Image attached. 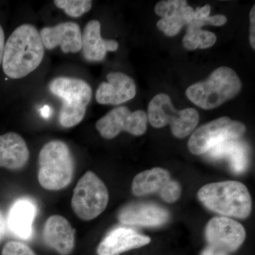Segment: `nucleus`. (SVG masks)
Here are the masks:
<instances>
[{"mask_svg": "<svg viewBox=\"0 0 255 255\" xmlns=\"http://www.w3.org/2000/svg\"><path fill=\"white\" fill-rule=\"evenodd\" d=\"M43 55L39 32L33 25H21L5 43L1 63L4 73L11 79L24 78L39 66Z\"/></svg>", "mask_w": 255, "mask_h": 255, "instance_id": "nucleus-1", "label": "nucleus"}, {"mask_svg": "<svg viewBox=\"0 0 255 255\" xmlns=\"http://www.w3.org/2000/svg\"><path fill=\"white\" fill-rule=\"evenodd\" d=\"M198 198L206 208L223 216L245 219L251 213L249 191L236 181L206 184L198 192Z\"/></svg>", "mask_w": 255, "mask_h": 255, "instance_id": "nucleus-2", "label": "nucleus"}, {"mask_svg": "<svg viewBox=\"0 0 255 255\" xmlns=\"http://www.w3.org/2000/svg\"><path fill=\"white\" fill-rule=\"evenodd\" d=\"M75 162L68 145L52 140L43 145L38 155V180L48 191H59L73 180Z\"/></svg>", "mask_w": 255, "mask_h": 255, "instance_id": "nucleus-3", "label": "nucleus"}, {"mask_svg": "<svg viewBox=\"0 0 255 255\" xmlns=\"http://www.w3.org/2000/svg\"><path fill=\"white\" fill-rule=\"evenodd\" d=\"M241 87V80L236 72L223 66L215 70L205 81L189 87L186 95L198 107L213 110L236 97Z\"/></svg>", "mask_w": 255, "mask_h": 255, "instance_id": "nucleus-4", "label": "nucleus"}, {"mask_svg": "<svg viewBox=\"0 0 255 255\" xmlns=\"http://www.w3.org/2000/svg\"><path fill=\"white\" fill-rule=\"evenodd\" d=\"M49 90L63 101L59 122L64 128H72L83 120L87 105L91 101V87L78 78L59 77L49 84Z\"/></svg>", "mask_w": 255, "mask_h": 255, "instance_id": "nucleus-5", "label": "nucleus"}, {"mask_svg": "<svg viewBox=\"0 0 255 255\" xmlns=\"http://www.w3.org/2000/svg\"><path fill=\"white\" fill-rule=\"evenodd\" d=\"M147 119L151 125L157 128L169 124L174 136L183 138L195 128L199 123V115L197 111L192 108L176 110L170 97L161 93L150 101Z\"/></svg>", "mask_w": 255, "mask_h": 255, "instance_id": "nucleus-6", "label": "nucleus"}, {"mask_svg": "<svg viewBox=\"0 0 255 255\" xmlns=\"http://www.w3.org/2000/svg\"><path fill=\"white\" fill-rule=\"evenodd\" d=\"M110 195L102 179L88 171L80 179L74 189L71 206L74 213L83 221H92L105 211Z\"/></svg>", "mask_w": 255, "mask_h": 255, "instance_id": "nucleus-7", "label": "nucleus"}, {"mask_svg": "<svg viewBox=\"0 0 255 255\" xmlns=\"http://www.w3.org/2000/svg\"><path fill=\"white\" fill-rule=\"evenodd\" d=\"M246 130V126L241 122L221 117L196 129L189 139L188 147L191 153L201 155L220 142L239 138Z\"/></svg>", "mask_w": 255, "mask_h": 255, "instance_id": "nucleus-8", "label": "nucleus"}, {"mask_svg": "<svg viewBox=\"0 0 255 255\" xmlns=\"http://www.w3.org/2000/svg\"><path fill=\"white\" fill-rule=\"evenodd\" d=\"M147 115L141 110L131 112L127 107L111 111L96 124V128L106 139H113L125 130L133 135H141L147 129Z\"/></svg>", "mask_w": 255, "mask_h": 255, "instance_id": "nucleus-9", "label": "nucleus"}, {"mask_svg": "<svg viewBox=\"0 0 255 255\" xmlns=\"http://www.w3.org/2000/svg\"><path fill=\"white\" fill-rule=\"evenodd\" d=\"M209 246L228 253L236 251L246 238V230L241 223L226 217H216L206 228Z\"/></svg>", "mask_w": 255, "mask_h": 255, "instance_id": "nucleus-10", "label": "nucleus"}, {"mask_svg": "<svg viewBox=\"0 0 255 255\" xmlns=\"http://www.w3.org/2000/svg\"><path fill=\"white\" fill-rule=\"evenodd\" d=\"M107 82H102L96 92V100L100 105H119L132 100L136 94L133 80L120 72L107 75Z\"/></svg>", "mask_w": 255, "mask_h": 255, "instance_id": "nucleus-11", "label": "nucleus"}, {"mask_svg": "<svg viewBox=\"0 0 255 255\" xmlns=\"http://www.w3.org/2000/svg\"><path fill=\"white\" fill-rule=\"evenodd\" d=\"M43 46L48 50L60 46L63 53H78L82 50V32L77 23L68 21L40 31Z\"/></svg>", "mask_w": 255, "mask_h": 255, "instance_id": "nucleus-12", "label": "nucleus"}, {"mask_svg": "<svg viewBox=\"0 0 255 255\" xmlns=\"http://www.w3.org/2000/svg\"><path fill=\"white\" fill-rule=\"evenodd\" d=\"M43 239L47 246L58 254L69 255L75 248V230L65 218L53 215L45 223Z\"/></svg>", "mask_w": 255, "mask_h": 255, "instance_id": "nucleus-13", "label": "nucleus"}, {"mask_svg": "<svg viewBox=\"0 0 255 255\" xmlns=\"http://www.w3.org/2000/svg\"><path fill=\"white\" fill-rule=\"evenodd\" d=\"M150 243V238L127 228L111 231L97 248L98 255H119Z\"/></svg>", "mask_w": 255, "mask_h": 255, "instance_id": "nucleus-14", "label": "nucleus"}, {"mask_svg": "<svg viewBox=\"0 0 255 255\" xmlns=\"http://www.w3.org/2000/svg\"><path fill=\"white\" fill-rule=\"evenodd\" d=\"M169 219L167 210L152 204H132L122 209L119 214L121 223L127 226L156 227Z\"/></svg>", "mask_w": 255, "mask_h": 255, "instance_id": "nucleus-15", "label": "nucleus"}, {"mask_svg": "<svg viewBox=\"0 0 255 255\" xmlns=\"http://www.w3.org/2000/svg\"><path fill=\"white\" fill-rule=\"evenodd\" d=\"M29 150L24 139L16 132L0 135V167L19 170L27 164Z\"/></svg>", "mask_w": 255, "mask_h": 255, "instance_id": "nucleus-16", "label": "nucleus"}, {"mask_svg": "<svg viewBox=\"0 0 255 255\" xmlns=\"http://www.w3.org/2000/svg\"><path fill=\"white\" fill-rule=\"evenodd\" d=\"M118 48V42L102 38L100 21H89L82 34V53L85 60L89 62L102 61L107 52L116 51Z\"/></svg>", "mask_w": 255, "mask_h": 255, "instance_id": "nucleus-17", "label": "nucleus"}, {"mask_svg": "<svg viewBox=\"0 0 255 255\" xmlns=\"http://www.w3.org/2000/svg\"><path fill=\"white\" fill-rule=\"evenodd\" d=\"M36 210V204L30 199H20L15 201L7 217L8 226L15 236L24 240L31 237Z\"/></svg>", "mask_w": 255, "mask_h": 255, "instance_id": "nucleus-18", "label": "nucleus"}, {"mask_svg": "<svg viewBox=\"0 0 255 255\" xmlns=\"http://www.w3.org/2000/svg\"><path fill=\"white\" fill-rule=\"evenodd\" d=\"M207 152L209 157L212 159H228L231 169L236 173H242L248 167L247 146L243 142L238 141L237 139L220 142Z\"/></svg>", "mask_w": 255, "mask_h": 255, "instance_id": "nucleus-19", "label": "nucleus"}, {"mask_svg": "<svg viewBox=\"0 0 255 255\" xmlns=\"http://www.w3.org/2000/svg\"><path fill=\"white\" fill-rule=\"evenodd\" d=\"M170 180V174L165 169L155 167L140 172L134 178L132 191L135 195L143 196L159 192Z\"/></svg>", "mask_w": 255, "mask_h": 255, "instance_id": "nucleus-20", "label": "nucleus"}, {"mask_svg": "<svg viewBox=\"0 0 255 255\" xmlns=\"http://www.w3.org/2000/svg\"><path fill=\"white\" fill-rule=\"evenodd\" d=\"M194 10L191 6L182 8L169 19L161 18L157 21V26L159 30L169 36H174L180 31L184 25H188L194 17Z\"/></svg>", "mask_w": 255, "mask_h": 255, "instance_id": "nucleus-21", "label": "nucleus"}, {"mask_svg": "<svg viewBox=\"0 0 255 255\" xmlns=\"http://www.w3.org/2000/svg\"><path fill=\"white\" fill-rule=\"evenodd\" d=\"M216 39V35L212 32L201 28H187V33L183 38V45L189 50L206 49L214 46Z\"/></svg>", "mask_w": 255, "mask_h": 255, "instance_id": "nucleus-22", "label": "nucleus"}, {"mask_svg": "<svg viewBox=\"0 0 255 255\" xmlns=\"http://www.w3.org/2000/svg\"><path fill=\"white\" fill-rule=\"evenodd\" d=\"M53 2L71 17H80L88 12L92 6V1L90 0H55Z\"/></svg>", "mask_w": 255, "mask_h": 255, "instance_id": "nucleus-23", "label": "nucleus"}, {"mask_svg": "<svg viewBox=\"0 0 255 255\" xmlns=\"http://www.w3.org/2000/svg\"><path fill=\"white\" fill-rule=\"evenodd\" d=\"M187 6V1L184 0L160 1L155 5V11L162 18L169 19L173 17L179 10Z\"/></svg>", "mask_w": 255, "mask_h": 255, "instance_id": "nucleus-24", "label": "nucleus"}, {"mask_svg": "<svg viewBox=\"0 0 255 255\" xmlns=\"http://www.w3.org/2000/svg\"><path fill=\"white\" fill-rule=\"evenodd\" d=\"M1 255H37L34 251L24 243L9 241L3 247Z\"/></svg>", "mask_w": 255, "mask_h": 255, "instance_id": "nucleus-25", "label": "nucleus"}, {"mask_svg": "<svg viewBox=\"0 0 255 255\" xmlns=\"http://www.w3.org/2000/svg\"><path fill=\"white\" fill-rule=\"evenodd\" d=\"M181 192H182V189L179 183L170 179L161 189L159 194L166 202L173 203L179 199Z\"/></svg>", "mask_w": 255, "mask_h": 255, "instance_id": "nucleus-26", "label": "nucleus"}, {"mask_svg": "<svg viewBox=\"0 0 255 255\" xmlns=\"http://www.w3.org/2000/svg\"><path fill=\"white\" fill-rule=\"evenodd\" d=\"M227 22V18L224 15H215L213 16L202 18V19H192L187 25V28H201L205 25L211 24L215 26H223Z\"/></svg>", "mask_w": 255, "mask_h": 255, "instance_id": "nucleus-27", "label": "nucleus"}, {"mask_svg": "<svg viewBox=\"0 0 255 255\" xmlns=\"http://www.w3.org/2000/svg\"><path fill=\"white\" fill-rule=\"evenodd\" d=\"M251 33H250V41L253 49H255V6H253L251 11Z\"/></svg>", "mask_w": 255, "mask_h": 255, "instance_id": "nucleus-28", "label": "nucleus"}, {"mask_svg": "<svg viewBox=\"0 0 255 255\" xmlns=\"http://www.w3.org/2000/svg\"><path fill=\"white\" fill-rule=\"evenodd\" d=\"M210 12H211V6L209 4L203 7L197 8L196 11H194L193 19H202V18L208 17L209 16Z\"/></svg>", "mask_w": 255, "mask_h": 255, "instance_id": "nucleus-29", "label": "nucleus"}, {"mask_svg": "<svg viewBox=\"0 0 255 255\" xmlns=\"http://www.w3.org/2000/svg\"><path fill=\"white\" fill-rule=\"evenodd\" d=\"M201 255H228V253L209 246L202 252Z\"/></svg>", "mask_w": 255, "mask_h": 255, "instance_id": "nucleus-30", "label": "nucleus"}, {"mask_svg": "<svg viewBox=\"0 0 255 255\" xmlns=\"http://www.w3.org/2000/svg\"><path fill=\"white\" fill-rule=\"evenodd\" d=\"M6 220L3 213L0 210V243L2 241L6 233Z\"/></svg>", "mask_w": 255, "mask_h": 255, "instance_id": "nucleus-31", "label": "nucleus"}, {"mask_svg": "<svg viewBox=\"0 0 255 255\" xmlns=\"http://www.w3.org/2000/svg\"><path fill=\"white\" fill-rule=\"evenodd\" d=\"M5 46L4 33L3 28L0 25V65L2 63L3 54H4Z\"/></svg>", "mask_w": 255, "mask_h": 255, "instance_id": "nucleus-32", "label": "nucleus"}, {"mask_svg": "<svg viewBox=\"0 0 255 255\" xmlns=\"http://www.w3.org/2000/svg\"><path fill=\"white\" fill-rule=\"evenodd\" d=\"M41 114L43 118H49L50 115L52 114V109L50 108L49 106H44V107H42L41 110Z\"/></svg>", "mask_w": 255, "mask_h": 255, "instance_id": "nucleus-33", "label": "nucleus"}]
</instances>
